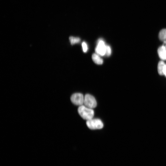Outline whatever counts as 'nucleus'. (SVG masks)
<instances>
[{"instance_id":"obj_1","label":"nucleus","mask_w":166,"mask_h":166,"mask_svg":"<svg viewBox=\"0 0 166 166\" xmlns=\"http://www.w3.org/2000/svg\"><path fill=\"white\" fill-rule=\"evenodd\" d=\"M78 112L83 119L87 121L92 119L94 115V111L92 109L83 105L79 106Z\"/></svg>"},{"instance_id":"obj_2","label":"nucleus","mask_w":166,"mask_h":166,"mask_svg":"<svg viewBox=\"0 0 166 166\" xmlns=\"http://www.w3.org/2000/svg\"><path fill=\"white\" fill-rule=\"evenodd\" d=\"M87 126L91 130L100 129L103 127V124L100 119H93L88 120L86 122Z\"/></svg>"},{"instance_id":"obj_3","label":"nucleus","mask_w":166,"mask_h":166,"mask_svg":"<svg viewBox=\"0 0 166 166\" xmlns=\"http://www.w3.org/2000/svg\"><path fill=\"white\" fill-rule=\"evenodd\" d=\"M84 104L86 106L92 109L95 108L97 105V103L94 97L89 94H86L85 96Z\"/></svg>"},{"instance_id":"obj_4","label":"nucleus","mask_w":166,"mask_h":166,"mask_svg":"<svg viewBox=\"0 0 166 166\" xmlns=\"http://www.w3.org/2000/svg\"><path fill=\"white\" fill-rule=\"evenodd\" d=\"M71 100L73 104L80 106L84 104L85 97L82 94L75 93L71 96Z\"/></svg>"},{"instance_id":"obj_5","label":"nucleus","mask_w":166,"mask_h":166,"mask_svg":"<svg viewBox=\"0 0 166 166\" xmlns=\"http://www.w3.org/2000/svg\"><path fill=\"white\" fill-rule=\"evenodd\" d=\"M106 45H105L104 41L100 39L96 48L95 51L97 53L101 56H104L106 54Z\"/></svg>"},{"instance_id":"obj_6","label":"nucleus","mask_w":166,"mask_h":166,"mask_svg":"<svg viewBox=\"0 0 166 166\" xmlns=\"http://www.w3.org/2000/svg\"><path fill=\"white\" fill-rule=\"evenodd\" d=\"M158 53L160 58L162 60H166V48L164 45L160 47L158 50Z\"/></svg>"},{"instance_id":"obj_7","label":"nucleus","mask_w":166,"mask_h":166,"mask_svg":"<svg viewBox=\"0 0 166 166\" xmlns=\"http://www.w3.org/2000/svg\"><path fill=\"white\" fill-rule=\"evenodd\" d=\"M92 59L94 62L97 64L101 65L103 63V60L97 54H93L92 55Z\"/></svg>"},{"instance_id":"obj_8","label":"nucleus","mask_w":166,"mask_h":166,"mask_svg":"<svg viewBox=\"0 0 166 166\" xmlns=\"http://www.w3.org/2000/svg\"><path fill=\"white\" fill-rule=\"evenodd\" d=\"M164 63L162 61L159 62L158 65V72L159 74L161 75H164L163 71L165 66Z\"/></svg>"},{"instance_id":"obj_9","label":"nucleus","mask_w":166,"mask_h":166,"mask_svg":"<svg viewBox=\"0 0 166 166\" xmlns=\"http://www.w3.org/2000/svg\"><path fill=\"white\" fill-rule=\"evenodd\" d=\"M159 38L161 41L164 42L166 41V29H162L160 32Z\"/></svg>"},{"instance_id":"obj_10","label":"nucleus","mask_w":166,"mask_h":166,"mask_svg":"<svg viewBox=\"0 0 166 166\" xmlns=\"http://www.w3.org/2000/svg\"><path fill=\"white\" fill-rule=\"evenodd\" d=\"M69 40H70L71 44L72 45L79 43L81 40L79 38L73 36L70 37L69 38Z\"/></svg>"},{"instance_id":"obj_11","label":"nucleus","mask_w":166,"mask_h":166,"mask_svg":"<svg viewBox=\"0 0 166 166\" xmlns=\"http://www.w3.org/2000/svg\"><path fill=\"white\" fill-rule=\"evenodd\" d=\"M112 50L109 45H106V52L105 55L109 57L111 54Z\"/></svg>"},{"instance_id":"obj_12","label":"nucleus","mask_w":166,"mask_h":166,"mask_svg":"<svg viewBox=\"0 0 166 166\" xmlns=\"http://www.w3.org/2000/svg\"><path fill=\"white\" fill-rule=\"evenodd\" d=\"M82 46L83 51L85 52H87L88 50V47L87 44L85 42H83L82 44Z\"/></svg>"},{"instance_id":"obj_13","label":"nucleus","mask_w":166,"mask_h":166,"mask_svg":"<svg viewBox=\"0 0 166 166\" xmlns=\"http://www.w3.org/2000/svg\"><path fill=\"white\" fill-rule=\"evenodd\" d=\"M164 74L166 77V65H165L163 71Z\"/></svg>"},{"instance_id":"obj_14","label":"nucleus","mask_w":166,"mask_h":166,"mask_svg":"<svg viewBox=\"0 0 166 166\" xmlns=\"http://www.w3.org/2000/svg\"><path fill=\"white\" fill-rule=\"evenodd\" d=\"M164 45L166 47V41L164 42Z\"/></svg>"}]
</instances>
